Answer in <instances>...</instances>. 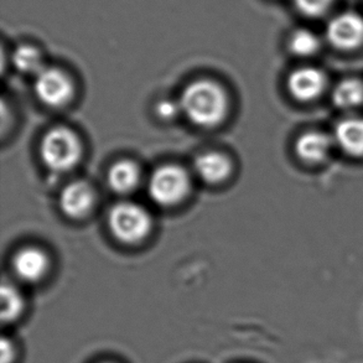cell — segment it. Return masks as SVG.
<instances>
[{
	"instance_id": "1",
	"label": "cell",
	"mask_w": 363,
	"mask_h": 363,
	"mask_svg": "<svg viewBox=\"0 0 363 363\" xmlns=\"http://www.w3.org/2000/svg\"><path fill=\"white\" fill-rule=\"evenodd\" d=\"M179 102L189 121L202 128L220 124L228 111L225 89L211 79H197L187 84Z\"/></svg>"
},
{
	"instance_id": "2",
	"label": "cell",
	"mask_w": 363,
	"mask_h": 363,
	"mask_svg": "<svg viewBox=\"0 0 363 363\" xmlns=\"http://www.w3.org/2000/svg\"><path fill=\"white\" fill-rule=\"evenodd\" d=\"M40 154L50 170L65 172L79 164L82 147L76 133L69 128L56 127L45 134Z\"/></svg>"
},
{
	"instance_id": "3",
	"label": "cell",
	"mask_w": 363,
	"mask_h": 363,
	"mask_svg": "<svg viewBox=\"0 0 363 363\" xmlns=\"http://www.w3.org/2000/svg\"><path fill=\"white\" fill-rule=\"evenodd\" d=\"M152 217L134 202H119L111 208L108 225L116 238L124 243L143 241L152 230Z\"/></svg>"
},
{
	"instance_id": "4",
	"label": "cell",
	"mask_w": 363,
	"mask_h": 363,
	"mask_svg": "<svg viewBox=\"0 0 363 363\" xmlns=\"http://www.w3.org/2000/svg\"><path fill=\"white\" fill-rule=\"evenodd\" d=\"M190 185V177L182 167L162 165L149 179L147 194L160 206H174L189 195Z\"/></svg>"
},
{
	"instance_id": "5",
	"label": "cell",
	"mask_w": 363,
	"mask_h": 363,
	"mask_svg": "<svg viewBox=\"0 0 363 363\" xmlns=\"http://www.w3.org/2000/svg\"><path fill=\"white\" fill-rule=\"evenodd\" d=\"M35 94L43 104L59 108L69 102L74 94V84L69 74L57 67H48L35 76Z\"/></svg>"
},
{
	"instance_id": "6",
	"label": "cell",
	"mask_w": 363,
	"mask_h": 363,
	"mask_svg": "<svg viewBox=\"0 0 363 363\" xmlns=\"http://www.w3.org/2000/svg\"><path fill=\"white\" fill-rule=\"evenodd\" d=\"M326 38L335 49L351 51L363 45V16L354 11H345L330 20Z\"/></svg>"
},
{
	"instance_id": "7",
	"label": "cell",
	"mask_w": 363,
	"mask_h": 363,
	"mask_svg": "<svg viewBox=\"0 0 363 363\" xmlns=\"http://www.w3.org/2000/svg\"><path fill=\"white\" fill-rule=\"evenodd\" d=\"M328 86V77L318 67H300L289 74L288 89L294 99L310 102L319 99Z\"/></svg>"
},
{
	"instance_id": "8",
	"label": "cell",
	"mask_w": 363,
	"mask_h": 363,
	"mask_svg": "<svg viewBox=\"0 0 363 363\" xmlns=\"http://www.w3.org/2000/svg\"><path fill=\"white\" fill-rule=\"evenodd\" d=\"M94 203V191L89 182L84 180L71 182L60 195V206L65 215L71 218L86 216Z\"/></svg>"
},
{
	"instance_id": "9",
	"label": "cell",
	"mask_w": 363,
	"mask_h": 363,
	"mask_svg": "<svg viewBox=\"0 0 363 363\" xmlns=\"http://www.w3.org/2000/svg\"><path fill=\"white\" fill-rule=\"evenodd\" d=\"M15 274L20 279L35 283L44 278L49 270V258L44 250L29 247L19 250L13 259Z\"/></svg>"
},
{
	"instance_id": "10",
	"label": "cell",
	"mask_w": 363,
	"mask_h": 363,
	"mask_svg": "<svg viewBox=\"0 0 363 363\" xmlns=\"http://www.w3.org/2000/svg\"><path fill=\"white\" fill-rule=\"evenodd\" d=\"M334 138L319 130L305 132L295 143L296 155L305 162L319 164L329 157L334 147Z\"/></svg>"
},
{
	"instance_id": "11",
	"label": "cell",
	"mask_w": 363,
	"mask_h": 363,
	"mask_svg": "<svg viewBox=\"0 0 363 363\" xmlns=\"http://www.w3.org/2000/svg\"><path fill=\"white\" fill-rule=\"evenodd\" d=\"M334 142L351 157H363V118L340 121L334 130Z\"/></svg>"
},
{
	"instance_id": "12",
	"label": "cell",
	"mask_w": 363,
	"mask_h": 363,
	"mask_svg": "<svg viewBox=\"0 0 363 363\" xmlns=\"http://www.w3.org/2000/svg\"><path fill=\"white\" fill-rule=\"evenodd\" d=\"M231 162L221 152H202L194 162L197 177L208 184H217L231 174Z\"/></svg>"
},
{
	"instance_id": "13",
	"label": "cell",
	"mask_w": 363,
	"mask_h": 363,
	"mask_svg": "<svg viewBox=\"0 0 363 363\" xmlns=\"http://www.w3.org/2000/svg\"><path fill=\"white\" fill-rule=\"evenodd\" d=\"M140 182V169L130 160H121L113 164L108 172V185L117 194H129Z\"/></svg>"
},
{
	"instance_id": "14",
	"label": "cell",
	"mask_w": 363,
	"mask_h": 363,
	"mask_svg": "<svg viewBox=\"0 0 363 363\" xmlns=\"http://www.w3.org/2000/svg\"><path fill=\"white\" fill-rule=\"evenodd\" d=\"M333 104L340 109L350 111L363 104V81L359 79H342L333 91Z\"/></svg>"
},
{
	"instance_id": "15",
	"label": "cell",
	"mask_w": 363,
	"mask_h": 363,
	"mask_svg": "<svg viewBox=\"0 0 363 363\" xmlns=\"http://www.w3.org/2000/svg\"><path fill=\"white\" fill-rule=\"evenodd\" d=\"M11 61L15 69L21 74L36 76L45 67L43 54L34 45H19L11 55Z\"/></svg>"
},
{
	"instance_id": "16",
	"label": "cell",
	"mask_w": 363,
	"mask_h": 363,
	"mask_svg": "<svg viewBox=\"0 0 363 363\" xmlns=\"http://www.w3.org/2000/svg\"><path fill=\"white\" fill-rule=\"evenodd\" d=\"M288 46L295 56L311 57L319 52L321 40L310 29H298L290 35Z\"/></svg>"
},
{
	"instance_id": "17",
	"label": "cell",
	"mask_w": 363,
	"mask_h": 363,
	"mask_svg": "<svg viewBox=\"0 0 363 363\" xmlns=\"http://www.w3.org/2000/svg\"><path fill=\"white\" fill-rule=\"evenodd\" d=\"M24 309V299L14 285L3 284L1 286V320L11 323L18 319Z\"/></svg>"
},
{
	"instance_id": "18",
	"label": "cell",
	"mask_w": 363,
	"mask_h": 363,
	"mask_svg": "<svg viewBox=\"0 0 363 363\" xmlns=\"http://www.w3.org/2000/svg\"><path fill=\"white\" fill-rule=\"evenodd\" d=\"M293 1H294L295 8L301 14L310 18H319L329 11L336 0H293Z\"/></svg>"
},
{
	"instance_id": "19",
	"label": "cell",
	"mask_w": 363,
	"mask_h": 363,
	"mask_svg": "<svg viewBox=\"0 0 363 363\" xmlns=\"http://www.w3.org/2000/svg\"><path fill=\"white\" fill-rule=\"evenodd\" d=\"M157 113L162 119L175 118L177 114L182 113V106L179 101L175 99H164L160 104H157Z\"/></svg>"
},
{
	"instance_id": "20",
	"label": "cell",
	"mask_w": 363,
	"mask_h": 363,
	"mask_svg": "<svg viewBox=\"0 0 363 363\" xmlns=\"http://www.w3.org/2000/svg\"><path fill=\"white\" fill-rule=\"evenodd\" d=\"M16 357V347L10 339H1V363H14Z\"/></svg>"
}]
</instances>
